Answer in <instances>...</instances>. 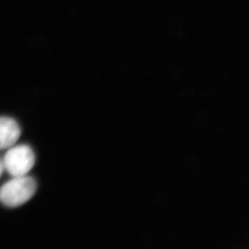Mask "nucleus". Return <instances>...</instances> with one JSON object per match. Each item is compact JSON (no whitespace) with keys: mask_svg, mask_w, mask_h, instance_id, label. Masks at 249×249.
Returning a JSON list of instances; mask_svg holds the SVG:
<instances>
[{"mask_svg":"<svg viewBox=\"0 0 249 249\" xmlns=\"http://www.w3.org/2000/svg\"><path fill=\"white\" fill-rule=\"evenodd\" d=\"M37 185L30 177H15L0 188V202L8 207L24 204L35 195Z\"/></svg>","mask_w":249,"mask_h":249,"instance_id":"1","label":"nucleus"},{"mask_svg":"<svg viewBox=\"0 0 249 249\" xmlns=\"http://www.w3.org/2000/svg\"><path fill=\"white\" fill-rule=\"evenodd\" d=\"M20 134L21 130L16 120L9 117H0V150L14 145Z\"/></svg>","mask_w":249,"mask_h":249,"instance_id":"3","label":"nucleus"},{"mask_svg":"<svg viewBox=\"0 0 249 249\" xmlns=\"http://www.w3.org/2000/svg\"><path fill=\"white\" fill-rule=\"evenodd\" d=\"M3 169H4V167H3V163H2V160H0V176L2 175V172H3Z\"/></svg>","mask_w":249,"mask_h":249,"instance_id":"4","label":"nucleus"},{"mask_svg":"<svg viewBox=\"0 0 249 249\" xmlns=\"http://www.w3.org/2000/svg\"><path fill=\"white\" fill-rule=\"evenodd\" d=\"M35 161L33 149L29 146L21 144L7 151L2 163L7 173L15 178L25 176L33 169Z\"/></svg>","mask_w":249,"mask_h":249,"instance_id":"2","label":"nucleus"}]
</instances>
